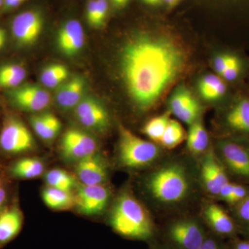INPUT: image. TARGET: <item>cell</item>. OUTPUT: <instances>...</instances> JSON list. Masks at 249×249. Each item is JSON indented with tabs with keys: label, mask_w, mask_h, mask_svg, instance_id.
Returning a JSON list of instances; mask_svg holds the SVG:
<instances>
[{
	"label": "cell",
	"mask_w": 249,
	"mask_h": 249,
	"mask_svg": "<svg viewBox=\"0 0 249 249\" xmlns=\"http://www.w3.org/2000/svg\"><path fill=\"white\" fill-rule=\"evenodd\" d=\"M109 223L116 233L130 240H150L155 234L150 214L129 193H124L118 198L109 214Z\"/></svg>",
	"instance_id": "cell-2"
},
{
	"label": "cell",
	"mask_w": 249,
	"mask_h": 249,
	"mask_svg": "<svg viewBox=\"0 0 249 249\" xmlns=\"http://www.w3.org/2000/svg\"><path fill=\"white\" fill-rule=\"evenodd\" d=\"M97 12V0H89L86 6V19L88 24L94 28Z\"/></svg>",
	"instance_id": "cell-34"
},
{
	"label": "cell",
	"mask_w": 249,
	"mask_h": 249,
	"mask_svg": "<svg viewBox=\"0 0 249 249\" xmlns=\"http://www.w3.org/2000/svg\"><path fill=\"white\" fill-rule=\"evenodd\" d=\"M198 249H223V248L215 237L208 234L206 240Z\"/></svg>",
	"instance_id": "cell-35"
},
{
	"label": "cell",
	"mask_w": 249,
	"mask_h": 249,
	"mask_svg": "<svg viewBox=\"0 0 249 249\" xmlns=\"http://www.w3.org/2000/svg\"><path fill=\"white\" fill-rule=\"evenodd\" d=\"M201 177L206 190L214 196H218L221 188L229 183L225 172L212 151L208 152L203 160Z\"/></svg>",
	"instance_id": "cell-16"
},
{
	"label": "cell",
	"mask_w": 249,
	"mask_h": 249,
	"mask_svg": "<svg viewBox=\"0 0 249 249\" xmlns=\"http://www.w3.org/2000/svg\"><path fill=\"white\" fill-rule=\"evenodd\" d=\"M227 122L235 130L249 133V99L240 98L228 112Z\"/></svg>",
	"instance_id": "cell-24"
},
{
	"label": "cell",
	"mask_w": 249,
	"mask_h": 249,
	"mask_svg": "<svg viewBox=\"0 0 249 249\" xmlns=\"http://www.w3.org/2000/svg\"><path fill=\"white\" fill-rule=\"evenodd\" d=\"M234 249H249V242H240L236 244Z\"/></svg>",
	"instance_id": "cell-43"
},
{
	"label": "cell",
	"mask_w": 249,
	"mask_h": 249,
	"mask_svg": "<svg viewBox=\"0 0 249 249\" xmlns=\"http://www.w3.org/2000/svg\"><path fill=\"white\" fill-rule=\"evenodd\" d=\"M239 214L243 220L249 223V197L241 204L239 209Z\"/></svg>",
	"instance_id": "cell-37"
},
{
	"label": "cell",
	"mask_w": 249,
	"mask_h": 249,
	"mask_svg": "<svg viewBox=\"0 0 249 249\" xmlns=\"http://www.w3.org/2000/svg\"><path fill=\"white\" fill-rule=\"evenodd\" d=\"M181 1V0H161L162 3H164L170 9H173Z\"/></svg>",
	"instance_id": "cell-42"
},
{
	"label": "cell",
	"mask_w": 249,
	"mask_h": 249,
	"mask_svg": "<svg viewBox=\"0 0 249 249\" xmlns=\"http://www.w3.org/2000/svg\"><path fill=\"white\" fill-rule=\"evenodd\" d=\"M150 249H169L166 246H159V245H154L152 246L151 248Z\"/></svg>",
	"instance_id": "cell-46"
},
{
	"label": "cell",
	"mask_w": 249,
	"mask_h": 249,
	"mask_svg": "<svg viewBox=\"0 0 249 249\" xmlns=\"http://www.w3.org/2000/svg\"><path fill=\"white\" fill-rule=\"evenodd\" d=\"M73 111L78 122L88 130L103 132L109 126L107 111L93 97L85 96Z\"/></svg>",
	"instance_id": "cell-11"
},
{
	"label": "cell",
	"mask_w": 249,
	"mask_h": 249,
	"mask_svg": "<svg viewBox=\"0 0 249 249\" xmlns=\"http://www.w3.org/2000/svg\"><path fill=\"white\" fill-rule=\"evenodd\" d=\"M187 146L194 154H200L207 148L209 137L201 121L196 120L191 124L187 135Z\"/></svg>",
	"instance_id": "cell-27"
},
{
	"label": "cell",
	"mask_w": 249,
	"mask_h": 249,
	"mask_svg": "<svg viewBox=\"0 0 249 249\" xmlns=\"http://www.w3.org/2000/svg\"><path fill=\"white\" fill-rule=\"evenodd\" d=\"M170 120L168 113L155 116L147 121L144 125L142 132L152 142L160 143V139Z\"/></svg>",
	"instance_id": "cell-30"
},
{
	"label": "cell",
	"mask_w": 249,
	"mask_h": 249,
	"mask_svg": "<svg viewBox=\"0 0 249 249\" xmlns=\"http://www.w3.org/2000/svg\"><path fill=\"white\" fill-rule=\"evenodd\" d=\"M4 33H6V31H5L4 29H3L2 28H0V35L4 34Z\"/></svg>",
	"instance_id": "cell-47"
},
{
	"label": "cell",
	"mask_w": 249,
	"mask_h": 249,
	"mask_svg": "<svg viewBox=\"0 0 249 249\" xmlns=\"http://www.w3.org/2000/svg\"><path fill=\"white\" fill-rule=\"evenodd\" d=\"M208 225L218 235H231L235 231V225L231 218L216 204H210L204 213Z\"/></svg>",
	"instance_id": "cell-20"
},
{
	"label": "cell",
	"mask_w": 249,
	"mask_h": 249,
	"mask_svg": "<svg viewBox=\"0 0 249 249\" xmlns=\"http://www.w3.org/2000/svg\"><path fill=\"white\" fill-rule=\"evenodd\" d=\"M6 40V33L0 35V49L4 47Z\"/></svg>",
	"instance_id": "cell-45"
},
{
	"label": "cell",
	"mask_w": 249,
	"mask_h": 249,
	"mask_svg": "<svg viewBox=\"0 0 249 249\" xmlns=\"http://www.w3.org/2000/svg\"><path fill=\"white\" fill-rule=\"evenodd\" d=\"M109 3L107 0H97V12L94 28L102 27L107 18Z\"/></svg>",
	"instance_id": "cell-33"
},
{
	"label": "cell",
	"mask_w": 249,
	"mask_h": 249,
	"mask_svg": "<svg viewBox=\"0 0 249 249\" xmlns=\"http://www.w3.org/2000/svg\"><path fill=\"white\" fill-rule=\"evenodd\" d=\"M169 107L174 115L189 124L196 122L200 111L197 100L184 85H180L172 93Z\"/></svg>",
	"instance_id": "cell-12"
},
{
	"label": "cell",
	"mask_w": 249,
	"mask_h": 249,
	"mask_svg": "<svg viewBox=\"0 0 249 249\" xmlns=\"http://www.w3.org/2000/svg\"><path fill=\"white\" fill-rule=\"evenodd\" d=\"M86 83L83 77L74 76L67 80L57 89L55 101L63 110H73L85 97Z\"/></svg>",
	"instance_id": "cell-15"
},
{
	"label": "cell",
	"mask_w": 249,
	"mask_h": 249,
	"mask_svg": "<svg viewBox=\"0 0 249 249\" xmlns=\"http://www.w3.org/2000/svg\"><path fill=\"white\" fill-rule=\"evenodd\" d=\"M45 171V165L34 157H24L15 161L10 166L9 173L18 179H33L40 177Z\"/></svg>",
	"instance_id": "cell-21"
},
{
	"label": "cell",
	"mask_w": 249,
	"mask_h": 249,
	"mask_svg": "<svg viewBox=\"0 0 249 249\" xmlns=\"http://www.w3.org/2000/svg\"><path fill=\"white\" fill-rule=\"evenodd\" d=\"M35 146V140L26 124L15 116L6 118L0 132V149L16 155L32 151Z\"/></svg>",
	"instance_id": "cell-6"
},
{
	"label": "cell",
	"mask_w": 249,
	"mask_h": 249,
	"mask_svg": "<svg viewBox=\"0 0 249 249\" xmlns=\"http://www.w3.org/2000/svg\"><path fill=\"white\" fill-rule=\"evenodd\" d=\"M109 1L118 9H123L128 4L129 0H109Z\"/></svg>",
	"instance_id": "cell-41"
},
{
	"label": "cell",
	"mask_w": 249,
	"mask_h": 249,
	"mask_svg": "<svg viewBox=\"0 0 249 249\" xmlns=\"http://www.w3.org/2000/svg\"><path fill=\"white\" fill-rule=\"evenodd\" d=\"M57 46L62 53L73 56L79 53L84 47L85 31L81 24L76 19H70L60 28L57 34Z\"/></svg>",
	"instance_id": "cell-14"
},
{
	"label": "cell",
	"mask_w": 249,
	"mask_h": 249,
	"mask_svg": "<svg viewBox=\"0 0 249 249\" xmlns=\"http://www.w3.org/2000/svg\"><path fill=\"white\" fill-rule=\"evenodd\" d=\"M43 29V18L37 11L29 10L16 16L11 24L13 37L21 47L35 43Z\"/></svg>",
	"instance_id": "cell-10"
},
{
	"label": "cell",
	"mask_w": 249,
	"mask_h": 249,
	"mask_svg": "<svg viewBox=\"0 0 249 249\" xmlns=\"http://www.w3.org/2000/svg\"><path fill=\"white\" fill-rule=\"evenodd\" d=\"M45 179L47 186L64 191L71 192L76 186L74 178L62 169L49 170L45 175Z\"/></svg>",
	"instance_id": "cell-28"
},
{
	"label": "cell",
	"mask_w": 249,
	"mask_h": 249,
	"mask_svg": "<svg viewBox=\"0 0 249 249\" xmlns=\"http://www.w3.org/2000/svg\"><path fill=\"white\" fill-rule=\"evenodd\" d=\"M246 196V190L244 187L234 184L232 195L229 202L235 203L243 199Z\"/></svg>",
	"instance_id": "cell-36"
},
{
	"label": "cell",
	"mask_w": 249,
	"mask_h": 249,
	"mask_svg": "<svg viewBox=\"0 0 249 249\" xmlns=\"http://www.w3.org/2000/svg\"><path fill=\"white\" fill-rule=\"evenodd\" d=\"M75 172L82 184H104L108 178L107 165L98 152L76 162Z\"/></svg>",
	"instance_id": "cell-13"
},
{
	"label": "cell",
	"mask_w": 249,
	"mask_h": 249,
	"mask_svg": "<svg viewBox=\"0 0 249 249\" xmlns=\"http://www.w3.org/2000/svg\"><path fill=\"white\" fill-rule=\"evenodd\" d=\"M244 70V64L239 56L235 61L232 62L220 75L221 78L225 82H234L238 79L242 75Z\"/></svg>",
	"instance_id": "cell-31"
},
{
	"label": "cell",
	"mask_w": 249,
	"mask_h": 249,
	"mask_svg": "<svg viewBox=\"0 0 249 249\" xmlns=\"http://www.w3.org/2000/svg\"><path fill=\"white\" fill-rule=\"evenodd\" d=\"M207 235L202 224L193 219L175 221L164 232L166 247L169 249H198Z\"/></svg>",
	"instance_id": "cell-5"
},
{
	"label": "cell",
	"mask_w": 249,
	"mask_h": 249,
	"mask_svg": "<svg viewBox=\"0 0 249 249\" xmlns=\"http://www.w3.org/2000/svg\"><path fill=\"white\" fill-rule=\"evenodd\" d=\"M8 93L14 106L21 110L35 114L47 109L52 101L50 93L37 85H20L10 90Z\"/></svg>",
	"instance_id": "cell-7"
},
{
	"label": "cell",
	"mask_w": 249,
	"mask_h": 249,
	"mask_svg": "<svg viewBox=\"0 0 249 249\" xmlns=\"http://www.w3.org/2000/svg\"><path fill=\"white\" fill-rule=\"evenodd\" d=\"M238 57L239 55L231 53H224L217 55L213 60V67L218 76H220L224 70Z\"/></svg>",
	"instance_id": "cell-32"
},
{
	"label": "cell",
	"mask_w": 249,
	"mask_h": 249,
	"mask_svg": "<svg viewBox=\"0 0 249 249\" xmlns=\"http://www.w3.org/2000/svg\"><path fill=\"white\" fill-rule=\"evenodd\" d=\"M44 203L54 211H66L75 206V196L71 192L46 187L42 193Z\"/></svg>",
	"instance_id": "cell-23"
},
{
	"label": "cell",
	"mask_w": 249,
	"mask_h": 249,
	"mask_svg": "<svg viewBox=\"0 0 249 249\" xmlns=\"http://www.w3.org/2000/svg\"><path fill=\"white\" fill-rule=\"evenodd\" d=\"M27 76V71L18 64L0 67V88L12 89L20 86Z\"/></svg>",
	"instance_id": "cell-26"
},
{
	"label": "cell",
	"mask_w": 249,
	"mask_h": 249,
	"mask_svg": "<svg viewBox=\"0 0 249 249\" xmlns=\"http://www.w3.org/2000/svg\"><path fill=\"white\" fill-rule=\"evenodd\" d=\"M24 217L17 206L5 208L0 214V249L14 240L22 229Z\"/></svg>",
	"instance_id": "cell-17"
},
{
	"label": "cell",
	"mask_w": 249,
	"mask_h": 249,
	"mask_svg": "<svg viewBox=\"0 0 249 249\" xmlns=\"http://www.w3.org/2000/svg\"><path fill=\"white\" fill-rule=\"evenodd\" d=\"M219 148L226 163L239 175L249 177V152L243 147L230 142L219 143Z\"/></svg>",
	"instance_id": "cell-18"
},
{
	"label": "cell",
	"mask_w": 249,
	"mask_h": 249,
	"mask_svg": "<svg viewBox=\"0 0 249 249\" xmlns=\"http://www.w3.org/2000/svg\"><path fill=\"white\" fill-rule=\"evenodd\" d=\"M6 199H7V191L4 183L0 181V214L3 212L6 208Z\"/></svg>",
	"instance_id": "cell-39"
},
{
	"label": "cell",
	"mask_w": 249,
	"mask_h": 249,
	"mask_svg": "<svg viewBox=\"0 0 249 249\" xmlns=\"http://www.w3.org/2000/svg\"><path fill=\"white\" fill-rule=\"evenodd\" d=\"M70 71L65 65L52 64L45 67L40 73V81L49 89L58 88L68 80Z\"/></svg>",
	"instance_id": "cell-25"
},
{
	"label": "cell",
	"mask_w": 249,
	"mask_h": 249,
	"mask_svg": "<svg viewBox=\"0 0 249 249\" xmlns=\"http://www.w3.org/2000/svg\"><path fill=\"white\" fill-rule=\"evenodd\" d=\"M199 91L201 97L206 101H217L222 99L228 92L225 81L219 76L206 75L199 80Z\"/></svg>",
	"instance_id": "cell-22"
},
{
	"label": "cell",
	"mask_w": 249,
	"mask_h": 249,
	"mask_svg": "<svg viewBox=\"0 0 249 249\" xmlns=\"http://www.w3.org/2000/svg\"><path fill=\"white\" fill-rule=\"evenodd\" d=\"M62 155L65 160L78 162L97 152V142L83 130L70 128L65 131L60 142Z\"/></svg>",
	"instance_id": "cell-8"
},
{
	"label": "cell",
	"mask_w": 249,
	"mask_h": 249,
	"mask_svg": "<svg viewBox=\"0 0 249 249\" xmlns=\"http://www.w3.org/2000/svg\"><path fill=\"white\" fill-rule=\"evenodd\" d=\"M29 122L34 132L45 142H52L58 137L62 128L61 121L50 112L33 114Z\"/></svg>",
	"instance_id": "cell-19"
},
{
	"label": "cell",
	"mask_w": 249,
	"mask_h": 249,
	"mask_svg": "<svg viewBox=\"0 0 249 249\" xmlns=\"http://www.w3.org/2000/svg\"><path fill=\"white\" fill-rule=\"evenodd\" d=\"M186 139V134L181 124L175 120L170 119L160 143L168 149L178 146Z\"/></svg>",
	"instance_id": "cell-29"
},
{
	"label": "cell",
	"mask_w": 249,
	"mask_h": 249,
	"mask_svg": "<svg viewBox=\"0 0 249 249\" xmlns=\"http://www.w3.org/2000/svg\"><path fill=\"white\" fill-rule=\"evenodd\" d=\"M155 143L137 137L123 124L119 126V158L128 168H141L151 164L159 156Z\"/></svg>",
	"instance_id": "cell-4"
},
{
	"label": "cell",
	"mask_w": 249,
	"mask_h": 249,
	"mask_svg": "<svg viewBox=\"0 0 249 249\" xmlns=\"http://www.w3.org/2000/svg\"><path fill=\"white\" fill-rule=\"evenodd\" d=\"M145 4L150 5V6H158L162 4L161 0H142Z\"/></svg>",
	"instance_id": "cell-44"
},
{
	"label": "cell",
	"mask_w": 249,
	"mask_h": 249,
	"mask_svg": "<svg viewBox=\"0 0 249 249\" xmlns=\"http://www.w3.org/2000/svg\"><path fill=\"white\" fill-rule=\"evenodd\" d=\"M75 206L80 214L96 216L102 213L107 206L109 192L104 184H80L77 188Z\"/></svg>",
	"instance_id": "cell-9"
},
{
	"label": "cell",
	"mask_w": 249,
	"mask_h": 249,
	"mask_svg": "<svg viewBox=\"0 0 249 249\" xmlns=\"http://www.w3.org/2000/svg\"><path fill=\"white\" fill-rule=\"evenodd\" d=\"M233 186L234 184H232V183H227V184L224 185V186L221 188L218 196H220L221 198H222L224 200L229 201L232 195Z\"/></svg>",
	"instance_id": "cell-38"
},
{
	"label": "cell",
	"mask_w": 249,
	"mask_h": 249,
	"mask_svg": "<svg viewBox=\"0 0 249 249\" xmlns=\"http://www.w3.org/2000/svg\"><path fill=\"white\" fill-rule=\"evenodd\" d=\"M147 188L155 199L165 204L179 202L188 196L190 181L186 170L181 165L162 167L150 175Z\"/></svg>",
	"instance_id": "cell-3"
},
{
	"label": "cell",
	"mask_w": 249,
	"mask_h": 249,
	"mask_svg": "<svg viewBox=\"0 0 249 249\" xmlns=\"http://www.w3.org/2000/svg\"><path fill=\"white\" fill-rule=\"evenodd\" d=\"M24 0H4V4L8 9H14L24 2Z\"/></svg>",
	"instance_id": "cell-40"
},
{
	"label": "cell",
	"mask_w": 249,
	"mask_h": 249,
	"mask_svg": "<svg viewBox=\"0 0 249 249\" xmlns=\"http://www.w3.org/2000/svg\"><path fill=\"white\" fill-rule=\"evenodd\" d=\"M182 46L164 35L141 33L121 50L123 79L131 99L147 110L160 101L186 65Z\"/></svg>",
	"instance_id": "cell-1"
}]
</instances>
